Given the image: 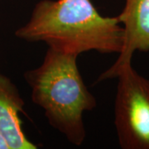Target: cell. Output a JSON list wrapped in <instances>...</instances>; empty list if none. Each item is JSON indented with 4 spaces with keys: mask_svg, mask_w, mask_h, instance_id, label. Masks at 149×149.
<instances>
[{
    "mask_svg": "<svg viewBox=\"0 0 149 149\" xmlns=\"http://www.w3.org/2000/svg\"><path fill=\"white\" fill-rule=\"evenodd\" d=\"M15 36L77 56L90 51L119 54L124 42L118 17L100 15L91 0H40Z\"/></svg>",
    "mask_w": 149,
    "mask_h": 149,
    "instance_id": "obj_1",
    "label": "cell"
},
{
    "mask_svg": "<svg viewBox=\"0 0 149 149\" xmlns=\"http://www.w3.org/2000/svg\"><path fill=\"white\" fill-rule=\"evenodd\" d=\"M77 57L48 47L42 64L23 77L32 102L44 111L49 124L70 143L80 146L86 137L84 113L93 110L97 100L80 74Z\"/></svg>",
    "mask_w": 149,
    "mask_h": 149,
    "instance_id": "obj_2",
    "label": "cell"
},
{
    "mask_svg": "<svg viewBox=\"0 0 149 149\" xmlns=\"http://www.w3.org/2000/svg\"><path fill=\"white\" fill-rule=\"evenodd\" d=\"M114 126L123 149H149V80L124 65L117 73Z\"/></svg>",
    "mask_w": 149,
    "mask_h": 149,
    "instance_id": "obj_3",
    "label": "cell"
},
{
    "mask_svg": "<svg viewBox=\"0 0 149 149\" xmlns=\"http://www.w3.org/2000/svg\"><path fill=\"white\" fill-rule=\"evenodd\" d=\"M118 19L124 31V42L116 61L103 72L95 83L116 78L124 65L132 63L136 51H149V0H125Z\"/></svg>",
    "mask_w": 149,
    "mask_h": 149,
    "instance_id": "obj_4",
    "label": "cell"
},
{
    "mask_svg": "<svg viewBox=\"0 0 149 149\" xmlns=\"http://www.w3.org/2000/svg\"><path fill=\"white\" fill-rule=\"evenodd\" d=\"M24 101L17 86L0 73V133L10 149H37L25 135L19 113L23 112Z\"/></svg>",
    "mask_w": 149,
    "mask_h": 149,
    "instance_id": "obj_5",
    "label": "cell"
},
{
    "mask_svg": "<svg viewBox=\"0 0 149 149\" xmlns=\"http://www.w3.org/2000/svg\"><path fill=\"white\" fill-rule=\"evenodd\" d=\"M0 149H10V147L6 141L5 138L0 133Z\"/></svg>",
    "mask_w": 149,
    "mask_h": 149,
    "instance_id": "obj_6",
    "label": "cell"
}]
</instances>
